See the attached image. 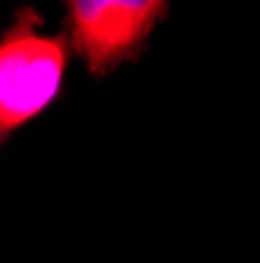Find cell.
I'll return each mask as SVG.
<instances>
[{"instance_id": "cell-1", "label": "cell", "mask_w": 260, "mask_h": 263, "mask_svg": "<svg viewBox=\"0 0 260 263\" xmlns=\"http://www.w3.org/2000/svg\"><path fill=\"white\" fill-rule=\"evenodd\" d=\"M41 19L22 10L0 38V144L41 116L63 88L69 50L63 38L38 31Z\"/></svg>"}, {"instance_id": "cell-2", "label": "cell", "mask_w": 260, "mask_h": 263, "mask_svg": "<svg viewBox=\"0 0 260 263\" xmlns=\"http://www.w3.org/2000/svg\"><path fill=\"white\" fill-rule=\"evenodd\" d=\"M69 38L91 72H107L135 57L151 28L163 19L166 4L157 0H72Z\"/></svg>"}]
</instances>
